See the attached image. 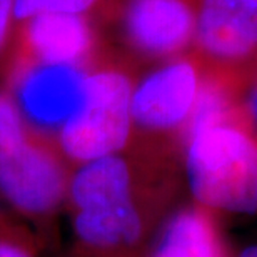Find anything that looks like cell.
<instances>
[{
  "label": "cell",
  "mask_w": 257,
  "mask_h": 257,
  "mask_svg": "<svg viewBox=\"0 0 257 257\" xmlns=\"http://www.w3.org/2000/svg\"><path fill=\"white\" fill-rule=\"evenodd\" d=\"M184 189L181 157L137 142L74 166L64 210L74 252L142 257Z\"/></svg>",
  "instance_id": "6da1fadb"
},
{
  "label": "cell",
  "mask_w": 257,
  "mask_h": 257,
  "mask_svg": "<svg viewBox=\"0 0 257 257\" xmlns=\"http://www.w3.org/2000/svg\"><path fill=\"white\" fill-rule=\"evenodd\" d=\"M189 199L219 215L257 214V127L234 92L214 79L182 146Z\"/></svg>",
  "instance_id": "7a4b0ae2"
},
{
  "label": "cell",
  "mask_w": 257,
  "mask_h": 257,
  "mask_svg": "<svg viewBox=\"0 0 257 257\" xmlns=\"http://www.w3.org/2000/svg\"><path fill=\"white\" fill-rule=\"evenodd\" d=\"M74 164L52 134L35 125L0 85V205L35 234L54 242Z\"/></svg>",
  "instance_id": "3957f363"
},
{
  "label": "cell",
  "mask_w": 257,
  "mask_h": 257,
  "mask_svg": "<svg viewBox=\"0 0 257 257\" xmlns=\"http://www.w3.org/2000/svg\"><path fill=\"white\" fill-rule=\"evenodd\" d=\"M136 80L131 65L105 54L82 70L77 99L54 134L74 166L119 152L131 144Z\"/></svg>",
  "instance_id": "277c9868"
},
{
  "label": "cell",
  "mask_w": 257,
  "mask_h": 257,
  "mask_svg": "<svg viewBox=\"0 0 257 257\" xmlns=\"http://www.w3.org/2000/svg\"><path fill=\"white\" fill-rule=\"evenodd\" d=\"M212 77L194 52L156 64L132 90V141L182 159V146Z\"/></svg>",
  "instance_id": "5b68a950"
},
{
  "label": "cell",
  "mask_w": 257,
  "mask_h": 257,
  "mask_svg": "<svg viewBox=\"0 0 257 257\" xmlns=\"http://www.w3.org/2000/svg\"><path fill=\"white\" fill-rule=\"evenodd\" d=\"M235 92L257 72V0H199L192 50Z\"/></svg>",
  "instance_id": "8992f818"
},
{
  "label": "cell",
  "mask_w": 257,
  "mask_h": 257,
  "mask_svg": "<svg viewBox=\"0 0 257 257\" xmlns=\"http://www.w3.org/2000/svg\"><path fill=\"white\" fill-rule=\"evenodd\" d=\"M199 0H120L114 22L132 57L161 64L192 50Z\"/></svg>",
  "instance_id": "52a82bcc"
},
{
  "label": "cell",
  "mask_w": 257,
  "mask_h": 257,
  "mask_svg": "<svg viewBox=\"0 0 257 257\" xmlns=\"http://www.w3.org/2000/svg\"><path fill=\"white\" fill-rule=\"evenodd\" d=\"M94 24L79 15H40L19 25L12 39L20 52L17 75L35 67H89L102 54Z\"/></svg>",
  "instance_id": "ba28073f"
},
{
  "label": "cell",
  "mask_w": 257,
  "mask_h": 257,
  "mask_svg": "<svg viewBox=\"0 0 257 257\" xmlns=\"http://www.w3.org/2000/svg\"><path fill=\"white\" fill-rule=\"evenodd\" d=\"M142 257H232L222 215L187 199L159 225Z\"/></svg>",
  "instance_id": "9c48e42d"
},
{
  "label": "cell",
  "mask_w": 257,
  "mask_h": 257,
  "mask_svg": "<svg viewBox=\"0 0 257 257\" xmlns=\"http://www.w3.org/2000/svg\"><path fill=\"white\" fill-rule=\"evenodd\" d=\"M120 0H15V29L40 15H79L92 22H114Z\"/></svg>",
  "instance_id": "30bf717a"
},
{
  "label": "cell",
  "mask_w": 257,
  "mask_h": 257,
  "mask_svg": "<svg viewBox=\"0 0 257 257\" xmlns=\"http://www.w3.org/2000/svg\"><path fill=\"white\" fill-rule=\"evenodd\" d=\"M40 247L32 230L0 205V257H40Z\"/></svg>",
  "instance_id": "8fae6325"
},
{
  "label": "cell",
  "mask_w": 257,
  "mask_h": 257,
  "mask_svg": "<svg viewBox=\"0 0 257 257\" xmlns=\"http://www.w3.org/2000/svg\"><path fill=\"white\" fill-rule=\"evenodd\" d=\"M14 2L15 0H0V59L10 50L14 39Z\"/></svg>",
  "instance_id": "7c38bea8"
},
{
  "label": "cell",
  "mask_w": 257,
  "mask_h": 257,
  "mask_svg": "<svg viewBox=\"0 0 257 257\" xmlns=\"http://www.w3.org/2000/svg\"><path fill=\"white\" fill-rule=\"evenodd\" d=\"M232 257H257V242L242 245L237 250H232Z\"/></svg>",
  "instance_id": "4fadbf2b"
},
{
  "label": "cell",
  "mask_w": 257,
  "mask_h": 257,
  "mask_svg": "<svg viewBox=\"0 0 257 257\" xmlns=\"http://www.w3.org/2000/svg\"><path fill=\"white\" fill-rule=\"evenodd\" d=\"M70 257H89V255H82V254H75V252H74Z\"/></svg>",
  "instance_id": "5bb4252c"
}]
</instances>
